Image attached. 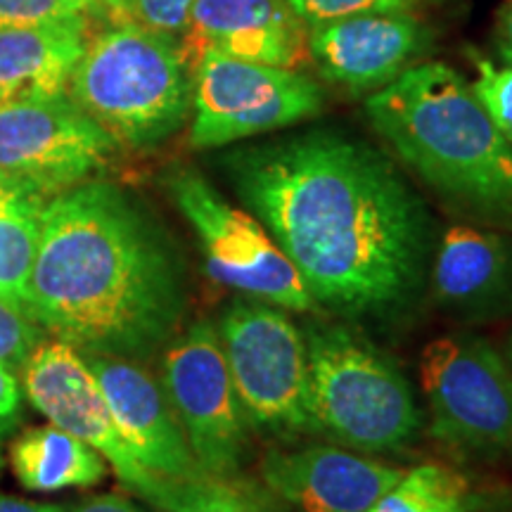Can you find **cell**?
I'll use <instances>...</instances> for the list:
<instances>
[{
  "label": "cell",
  "instance_id": "obj_23",
  "mask_svg": "<svg viewBox=\"0 0 512 512\" xmlns=\"http://www.w3.org/2000/svg\"><path fill=\"white\" fill-rule=\"evenodd\" d=\"M171 512H271L252 494L238 489L228 479H202L183 491Z\"/></svg>",
  "mask_w": 512,
  "mask_h": 512
},
{
  "label": "cell",
  "instance_id": "obj_30",
  "mask_svg": "<svg viewBox=\"0 0 512 512\" xmlns=\"http://www.w3.org/2000/svg\"><path fill=\"white\" fill-rule=\"evenodd\" d=\"M496 50L501 60L512 67V0H505L501 12H498Z\"/></svg>",
  "mask_w": 512,
  "mask_h": 512
},
{
  "label": "cell",
  "instance_id": "obj_11",
  "mask_svg": "<svg viewBox=\"0 0 512 512\" xmlns=\"http://www.w3.org/2000/svg\"><path fill=\"white\" fill-rule=\"evenodd\" d=\"M22 389L38 413L93 446L131 494L143 498L159 512L176 508L190 484L162 482L140 465L114 420L98 380L74 347L55 337L43 339L24 363Z\"/></svg>",
  "mask_w": 512,
  "mask_h": 512
},
{
  "label": "cell",
  "instance_id": "obj_28",
  "mask_svg": "<svg viewBox=\"0 0 512 512\" xmlns=\"http://www.w3.org/2000/svg\"><path fill=\"white\" fill-rule=\"evenodd\" d=\"M19 418H22V384L15 370L0 363V444L19 425Z\"/></svg>",
  "mask_w": 512,
  "mask_h": 512
},
{
  "label": "cell",
  "instance_id": "obj_10",
  "mask_svg": "<svg viewBox=\"0 0 512 512\" xmlns=\"http://www.w3.org/2000/svg\"><path fill=\"white\" fill-rule=\"evenodd\" d=\"M190 143L223 147L290 128L323 110V88L299 69L204 50L192 74Z\"/></svg>",
  "mask_w": 512,
  "mask_h": 512
},
{
  "label": "cell",
  "instance_id": "obj_34",
  "mask_svg": "<svg viewBox=\"0 0 512 512\" xmlns=\"http://www.w3.org/2000/svg\"><path fill=\"white\" fill-rule=\"evenodd\" d=\"M128 5H131V0H128Z\"/></svg>",
  "mask_w": 512,
  "mask_h": 512
},
{
  "label": "cell",
  "instance_id": "obj_22",
  "mask_svg": "<svg viewBox=\"0 0 512 512\" xmlns=\"http://www.w3.org/2000/svg\"><path fill=\"white\" fill-rule=\"evenodd\" d=\"M477 79L472 81V91L482 102V107L494 121L501 136L512 145V67H496L494 62L484 60L472 53Z\"/></svg>",
  "mask_w": 512,
  "mask_h": 512
},
{
  "label": "cell",
  "instance_id": "obj_35",
  "mask_svg": "<svg viewBox=\"0 0 512 512\" xmlns=\"http://www.w3.org/2000/svg\"><path fill=\"white\" fill-rule=\"evenodd\" d=\"M0 467H3V465H0Z\"/></svg>",
  "mask_w": 512,
  "mask_h": 512
},
{
  "label": "cell",
  "instance_id": "obj_24",
  "mask_svg": "<svg viewBox=\"0 0 512 512\" xmlns=\"http://www.w3.org/2000/svg\"><path fill=\"white\" fill-rule=\"evenodd\" d=\"M95 8L93 0H0V29L64 22L86 17Z\"/></svg>",
  "mask_w": 512,
  "mask_h": 512
},
{
  "label": "cell",
  "instance_id": "obj_18",
  "mask_svg": "<svg viewBox=\"0 0 512 512\" xmlns=\"http://www.w3.org/2000/svg\"><path fill=\"white\" fill-rule=\"evenodd\" d=\"M86 43V17L0 29V105L67 91Z\"/></svg>",
  "mask_w": 512,
  "mask_h": 512
},
{
  "label": "cell",
  "instance_id": "obj_3",
  "mask_svg": "<svg viewBox=\"0 0 512 512\" xmlns=\"http://www.w3.org/2000/svg\"><path fill=\"white\" fill-rule=\"evenodd\" d=\"M389 150L453 207L512 226V145L456 69L425 62L366 100Z\"/></svg>",
  "mask_w": 512,
  "mask_h": 512
},
{
  "label": "cell",
  "instance_id": "obj_27",
  "mask_svg": "<svg viewBox=\"0 0 512 512\" xmlns=\"http://www.w3.org/2000/svg\"><path fill=\"white\" fill-rule=\"evenodd\" d=\"M195 0H131V19L169 38H181Z\"/></svg>",
  "mask_w": 512,
  "mask_h": 512
},
{
  "label": "cell",
  "instance_id": "obj_7",
  "mask_svg": "<svg viewBox=\"0 0 512 512\" xmlns=\"http://www.w3.org/2000/svg\"><path fill=\"white\" fill-rule=\"evenodd\" d=\"M420 380L434 439L463 456H512V368L489 339L472 332L432 339Z\"/></svg>",
  "mask_w": 512,
  "mask_h": 512
},
{
  "label": "cell",
  "instance_id": "obj_5",
  "mask_svg": "<svg viewBox=\"0 0 512 512\" xmlns=\"http://www.w3.org/2000/svg\"><path fill=\"white\" fill-rule=\"evenodd\" d=\"M309 401L318 434L358 453H399L418 437L422 411L408 377L347 323H309Z\"/></svg>",
  "mask_w": 512,
  "mask_h": 512
},
{
  "label": "cell",
  "instance_id": "obj_32",
  "mask_svg": "<svg viewBox=\"0 0 512 512\" xmlns=\"http://www.w3.org/2000/svg\"><path fill=\"white\" fill-rule=\"evenodd\" d=\"M95 5H105V8H110L114 15H119L121 19H131V5H128V0H93Z\"/></svg>",
  "mask_w": 512,
  "mask_h": 512
},
{
  "label": "cell",
  "instance_id": "obj_8",
  "mask_svg": "<svg viewBox=\"0 0 512 512\" xmlns=\"http://www.w3.org/2000/svg\"><path fill=\"white\" fill-rule=\"evenodd\" d=\"M159 370L197 465L211 479H233L252 456V425L216 325L200 318L178 332L164 347Z\"/></svg>",
  "mask_w": 512,
  "mask_h": 512
},
{
  "label": "cell",
  "instance_id": "obj_6",
  "mask_svg": "<svg viewBox=\"0 0 512 512\" xmlns=\"http://www.w3.org/2000/svg\"><path fill=\"white\" fill-rule=\"evenodd\" d=\"M221 349L252 430L275 439L318 434L304 330L283 306L238 294L221 313Z\"/></svg>",
  "mask_w": 512,
  "mask_h": 512
},
{
  "label": "cell",
  "instance_id": "obj_19",
  "mask_svg": "<svg viewBox=\"0 0 512 512\" xmlns=\"http://www.w3.org/2000/svg\"><path fill=\"white\" fill-rule=\"evenodd\" d=\"M10 467L19 484L38 494L88 489L110 472L107 460L57 425L29 427L10 444Z\"/></svg>",
  "mask_w": 512,
  "mask_h": 512
},
{
  "label": "cell",
  "instance_id": "obj_2",
  "mask_svg": "<svg viewBox=\"0 0 512 512\" xmlns=\"http://www.w3.org/2000/svg\"><path fill=\"white\" fill-rule=\"evenodd\" d=\"M181 249L131 192L86 181L50 197L24 313L81 354L145 363L188 311Z\"/></svg>",
  "mask_w": 512,
  "mask_h": 512
},
{
  "label": "cell",
  "instance_id": "obj_29",
  "mask_svg": "<svg viewBox=\"0 0 512 512\" xmlns=\"http://www.w3.org/2000/svg\"><path fill=\"white\" fill-rule=\"evenodd\" d=\"M67 512H147V510L119 494H100V496L86 498V501L74 505V508Z\"/></svg>",
  "mask_w": 512,
  "mask_h": 512
},
{
  "label": "cell",
  "instance_id": "obj_17",
  "mask_svg": "<svg viewBox=\"0 0 512 512\" xmlns=\"http://www.w3.org/2000/svg\"><path fill=\"white\" fill-rule=\"evenodd\" d=\"M430 290L441 313L484 323L512 313V235L458 223L441 235L430 268Z\"/></svg>",
  "mask_w": 512,
  "mask_h": 512
},
{
  "label": "cell",
  "instance_id": "obj_9",
  "mask_svg": "<svg viewBox=\"0 0 512 512\" xmlns=\"http://www.w3.org/2000/svg\"><path fill=\"white\" fill-rule=\"evenodd\" d=\"M166 190L195 230L204 266L216 283L285 311L316 309L292 261L254 214L223 200L221 192L192 169L169 171Z\"/></svg>",
  "mask_w": 512,
  "mask_h": 512
},
{
  "label": "cell",
  "instance_id": "obj_12",
  "mask_svg": "<svg viewBox=\"0 0 512 512\" xmlns=\"http://www.w3.org/2000/svg\"><path fill=\"white\" fill-rule=\"evenodd\" d=\"M117 147L67 91L0 105V181L48 200L91 181L110 164Z\"/></svg>",
  "mask_w": 512,
  "mask_h": 512
},
{
  "label": "cell",
  "instance_id": "obj_26",
  "mask_svg": "<svg viewBox=\"0 0 512 512\" xmlns=\"http://www.w3.org/2000/svg\"><path fill=\"white\" fill-rule=\"evenodd\" d=\"M287 3L311 29L363 12H411L415 0H287Z\"/></svg>",
  "mask_w": 512,
  "mask_h": 512
},
{
  "label": "cell",
  "instance_id": "obj_31",
  "mask_svg": "<svg viewBox=\"0 0 512 512\" xmlns=\"http://www.w3.org/2000/svg\"><path fill=\"white\" fill-rule=\"evenodd\" d=\"M67 510H69L67 505L24 501V498L3 494V491H0V512H67Z\"/></svg>",
  "mask_w": 512,
  "mask_h": 512
},
{
  "label": "cell",
  "instance_id": "obj_25",
  "mask_svg": "<svg viewBox=\"0 0 512 512\" xmlns=\"http://www.w3.org/2000/svg\"><path fill=\"white\" fill-rule=\"evenodd\" d=\"M46 337L48 332L36 325L27 313L0 302V363L19 373Z\"/></svg>",
  "mask_w": 512,
  "mask_h": 512
},
{
  "label": "cell",
  "instance_id": "obj_33",
  "mask_svg": "<svg viewBox=\"0 0 512 512\" xmlns=\"http://www.w3.org/2000/svg\"><path fill=\"white\" fill-rule=\"evenodd\" d=\"M503 356H505V361H508V366L512 368V335H510V339H508V344H505Z\"/></svg>",
  "mask_w": 512,
  "mask_h": 512
},
{
  "label": "cell",
  "instance_id": "obj_14",
  "mask_svg": "<svg viewBox=\"0 0 512 512\" xmlns=\"http://www.w3.org/2000/svg\"><path fill=\"white\" fill-rule=\"evenodd\" d=\"M430 36L411 12H363L309 29L323 79L356 93L380 91L420 64Z\"/></svg>",
  "mask_w": 512,
  "mask_h": 512
},
{
  "label": "cell",
  "instance_id": "obj_16",
  "mask_svg": "<svg viewBox=\"0 0 512 512\" xmlns=\"http://www.w3.org/2000/svg\"><path fill=\"white\" fill-rule=\"evenodd\" d=\"M178 43L192 72L204 50L283 69L311 62L309 27L287 0H195Z\"/></svg>",
  "mask_w": 512,
  "mask_h": 512
},
{
  "label": "cell",
  "instance_id": "obj_21",
  "mask_svg": "<svg viewBox=\"0 0 512 512\" xmlns=\"http://www.w3.org/2000/svg\"><path fill=\"white\" fill-rule=\"evenodd\" d=\"M482 498L472 491L465 475L448 465H418L368 512H477Z\"/></svg>",
  "mask_w": 512,
  "mask_h": 512
},
{
  "label": "cell",
  "instance_id": "obj_4",
  "mask_svg": "<svg viewBox=\"0 0 512 512\" xmlns=\"http://www.w3.org/2000/svg\"><path fill=\"white\" fill-rule=\"evenodd\" d=\"M192 74L176 38L121 19L86 43L67 95L117 145L150 150L188 119Z\"/></svg>",
  "mask_w": 512,
  "mask_h": 512
},
{
  "label": "cell",
  "instance_id": "obj_15",
  "mask_svg": "<svg viewBox=\"0 0 512 512\" xmlns=\"http://www.w3.org/2000/svg\"><path fill=\"white\" fill-rule=\"evenodd\" d=\"M403 472L330 444L273 448L261 460L268 489L302 512H368Z\"/></svg>",
  "mask_w": 512,
  "mask_h": 512
},
{
  "label": "cell",
  "instance_id": "obj_1",
  "mask_svg": "<svg viewBox=\"0 0 512 512\" xmlns=\"http://www.w3.org/2000/svg\"><path fill=\"white\" fill-rule=\"evenodd\" d=\"M226 169L320 309L396 323L418 306L430 285L437 226L375 145L311 128L235 150Z\"/></svg>",
  "mask_w": 512,
  "mask_h": 512
},
{
  "label": "cell",
  "instance_id": "obj_13",
  "mask_svg": "<svg viewBox=\"0 0 512 512\" xmlns=\"http://www.w3.org/2000/svg\"><path fill=\"white\" fill-rule=\"evenodd\" d=\"M81 356L110 403L121 434L147 472L176 486L211 479L192 456L162 382L138 361L100 354Z\"/></svg>",
  "mask_w": 512,
  "mask_h": 512
},
{
  "label": "cell",
  "instance_id": "obj_20",
  "mask_svg": "<svg viewBox=\"0 0 512 512\" xmlns=\"http://www.w3.org/2000/svg\"><path fill=\"white\" fill-rule=\"evenodd\" d=\"M48 197L0 181V302L24 311Z\"/></svg>",
  "mask_w": 512,
  "mask_h": 512
}]
</instances>
